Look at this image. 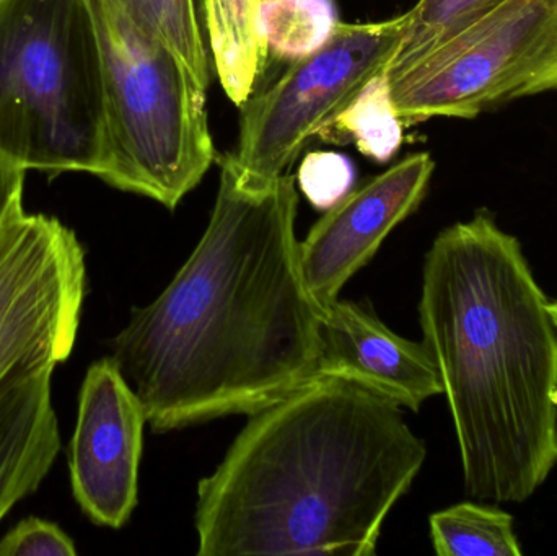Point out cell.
Returning a JSON list of instances; mask_svg holds the SVG:
<instances>
[{"instance_id":"obj_1","label":"cell","mask_w":557,"mask_h":556,"mask_svg":"<svg viewBox=\"0 0 557 556\" xmlns=\"http://www.w3.org/2000/svg\"><path fill=\"white\" fill-rule=\"evenodd\" d=\"M219 165L195 251L111 343L157 434L251 415L320 371L323 312L301 274L295 176L257 178L234 153Z\"/></svg>"},{"instance_id":"obj_2","label":"cell","mask_w":557,"mask_h":556,"mask_svg":"<svg viewBox=\"0 0 557 556\" xmlns=\"http://www.w3.org/2000/svg\"><path fill=\"white\" fill-rule=\"evenodd\" d=\"M198 485L199 556H372L428 447L401 407L314 378L248 415Z\"/></svg>"},{"instance_id":"obj_3","label":"cell","mask_w":557,"mask_h":556,"mask_svg":"<svg viewBox=\"0 0 557 556\" xmlns=\"http://www.w3.org/2000/svg\"><path fill=\"white\" fill-rule=\"evenodd\" d=\"M519 238L487 211L444 228L419 322L450 408L465 492L525 503L557 467V326Z\"/></svg>"},{"instance_id":"obj_4","label":"cell","mask_w":557,"mask_h":556,"mask_svg":"<svg viewBox=\"0 0 557 556\" xmlns=\"http://www.w3.org/2000/svg\"><path fill=\"white\" fill-rule=\"evenodd\" d=\"M0 156L103 176V65L88 0H0Z\"/></svg>"},{"instance_id":"obj_5","label":"cell","mask_w":557,"mask_h":556,"mask_svg":"<svg viewBox=\"0 0 557 556\" xmlns=\"http://www.w3.org/2000/svg\"><path fill=\"white\" fill-rule=\"evenodd\" d=\"M103 65L107 169L101 180L173 211L215 159L206 87L185 59L117 0H88Z\"/></svg>"},{"instance_id":"obj_6","label":"cell","mask_w":557,"mask_h":556,"mask_svg":"<svg viewBox=\"0 0 557 556\" xmlns=\"http://www.w3.org/2000/svg\"><path fill=\"white\" fill-rule=\"evenodd\" d=\"M388 75L403 124L473 120L557 90V0H507Z\"/></svg>"},{"instance_id":"obj_7","label":"cell","mask_w":557,"mask_h":556,"mask_svg":"<svg viewBox=\"0 0 557 556\" xmlns=\"http://www.w3.org/2000/svg\"><path fill=\"white\" fill-rule=\"evenodd\" d=\"M405 15L372 23H339L323 48L292 61L270 87L242 107L238 165L273 180L287 173L305 144L388 67Z\"/></svg>"},{"instance_id":"obj_8","label":"cell","mask_w":557,"mask_h":556,"mask_svg":"<svg viewBox=\"0 0 557 556\" xmlns=\"http://www.w3.org/2000/svg\"><path fill=\"white\" fill-rule=\"evenodd\" d=\"M85 284V250L72 228L23 208L7 219L0 227V384L71 356Z\"/></svg>"},{"instance_id":"obj_9","label":"cell","mask_w":557,"mask_h":556,"mask_svg":"<svg viewBox=\"0 0 557 556\" xmlns=\"http://www.w3.org/2000/svg\"><path fill=\"white\" fill-rule=\"evenodd\" d=\"M146 410L113 358L94 362L69 449L72 492L94 524L121 529L137 506Z\"/></svg>"},{"instance_id":"obj_10","label":"cell","mask_w":557,"mask_h":556,"mask_svg":"<svg viewBox=\"0 0 557 556\" xmlns=\"http://www.w3.org/2000/svg\"><path fill=\"white\" fill-rule=\"evenodd\" d=\"M434 170L431 153H412L352 189L310 228L300 242V267L321 312L339 299L341 291L375 257L389 232L421 206Z\"/></svg>"},{"instance_id":"obj_11","label":"cell","mask_w":557,"mask_h":556,"mask_svg":"<svg viewBox=\"0 0 557 556\" xmlns=\"http://www.w3.org/2000/svg\"><path fill=\"white\" fill-rule=\"evenodd\" d=\"M321 342L318 378L356 382L414 413L444 394L424 343L396 335L370 306L343 299L331 304L321 320Z\"/></svg>"},{"instance_id":"obj_12","label":"cell","mask_w":557,"mask_h":556,"mask_svg":"<svg viewBox=\"0 0 557 556\" xmlns=\"http://www.w3.org/2000/svg\"><path fill=\"white\" fill-rule=\"evenodd\" d=\"M52 372L46 366L0 384V521L41 486L61 450Z\"/></svg>"},{"instance_id":"obj_13","label":"cell","mask_w":557,"mask_h":556,"mask_svg":"<svg viewBox=\"0 0 557 556\" xmlns=\"http://www.w3.org/2000/svg\"><path fill=\"white\" fill-rule=\"evenodd\" d=\"M261 7L263 0H202V20L215 72L225 94L238 108L253 94L267 62Z\"/></svg>"},{"instance_id":"obj_14","label":"cell","mask_w":557,"mask_h":556,"mask_svg":"<svg viewBox=\"0 0 557 556\" xmlns=\"http://www.w3.org/2000/svg\"><path fill=\"white\" fill-rule=\"evenodd\" d=\"M438 556H522L513 516L497 506L465 502L429 518Z\"/></svg>"},{"instance_id":"obj_15","label":"cell","mask_w":557,"mask_h":556,"mask_svg":"<svg viewBox=\"0 0 557 556\" xmlns=\"http://www.w3.org/2000/svg\"><path fill=\"white\" fill-rule=\"evenodd\" d=\"M403 121L393 107L388 72L375 75L320 133L327 143H354L379 163L388 162L403 144Z\"/></svg>"},{"instance_id":"obj_16","label":"cell","mask_w":557,"mask_h":556,"mask_svg":"<svg viewBox=\"0 0 557 556\" xmlns=\"http://www.w3.org/2000/svg\"><path fill=\"white\" fill-rule=\"evenodd\" d=\"M334 0H263L261 26L268 52L297 61L323 48L336 32Z\"/></svg>"},{"instance_id":"obj_17","label":"cell","mask_w":557,"mask_h":556,"mask_svg":"<svg viewBox=\"0 0 557 556\" xmlns=\"http://www.w3.org/2000/svg\"><path fill=\"white\" fill-rule=\"evenodd\" d=\"M127 15L150 35L172 46L196 77L211 81L202 0H117Z\"/></svg>"},{"instance_id":"obj_18","label":"cell","mask_w":557,"mask_h":556,"mask_svg":"<svg viewBox=\"0 0 557 556\" xmlns=\"http://www.w3.org/2000/svg\"><path fill=\"white\" fill-rule=\"evenodd\" d=\"M506 2L507 0H419L405 13L401 38L386 72L392 74L398 71L432 46L457 35Z\"/></svg>"},{"instance_id":"obj_19","label":"cell","mask_w":557,"mask_h":556,"mask_svg":"<svg viewBox=\"0 0 557 556\" xmlns=\"http://www.w3.org/2000/svg\"><path fill=\"white\" fill-rule=\"evenodd\" d=\"M297 182L313 208L327 211L352 191L356 170L343 153L317 150L301 160Z\"/></svg>"},{"instance_id":"obj_20","label":"cell","mask_w":557,"mask_h":556,"mask_svg":"<svg viewBox=\"0 0 557 556\" xmlns=\"http://www.w3.org/2000/svg\"><path fill=\"white\" fill-rule=\"evenodd\" d=\"M74 541L51 521L28 518L20 521L0 541V556H75Z\"/></svg>"},{"instance_id":"obj_21","label":"cell","mask_w":557,"mask_h":556,"mask_svg":"<svg viewBox=\"0 0 557 556\" xmlns=\"http://www.w3.org/2000/svg\"><path fill=\"white\" fill-rule=\"evenodd\" d=\"M26 170L0 156V227L7 219L23 208V186Z\"/></svg>"},{"instance_id":"obj_22","label":"cell","mask_w":557,"mask_h":556,"mask_svg":"<svg viewBox=\"0 0 557 556\" xmlns=\"http://www.w3.org/2000/svg\"><path fill=\"white\" fill-rule=\"evenodd\" d=\"M548 309L549 313H552L553 322H555V325L557 326V300H555V302H549Z\"/></svg>"}]
</instances>
